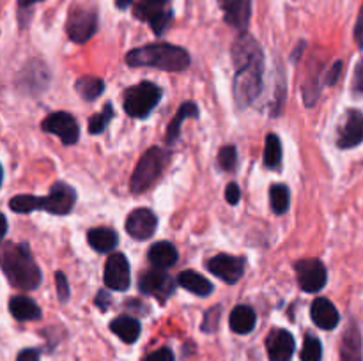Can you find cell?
I'll list each match as a JSON object with an SVG mask.
<instances>
[{"instance_id":"4dcf8cb0","label":"cell","mask_w":363,"mask_h":361,"mask_svg":"<svg viewBox=\"0 0 363 361\" xmlns=\"http://www.w3.org/2000/svg\"><path fill=\"white\" fill-rule=\"evenodd\" d=\"M113 117V106L112 103H106L105 108L101 113H96L89 119V133L91 134H99L105 131V127L108 126V122Z\"/></svg>"},{"instance_id":"836d02e7","label":"cell","mask_w":363,"mask_h":361,"mask_svg":"<svg viewBox=\"0 0 363 361\" xmlns=\"http://www.w3.org/2000/svg\"><path fill=\"white\" fill-rule=\"evenodd\" d=\"M55 285H57V294H59V299L62 303H66L69 299V282L66 280V275L62 271L55 273Z\"/></svg>"},{"instance_id":"ba28073f","label":"cell","mask_w":363,"mask_h":361,"mask_svg":"<svg viewBox=\"0 0 363 361\" xmlns=\"http://www.w3.org/2000/svg\"><path fill=\"white\" fill-rule=\"evenodd\" d=\"M98 30V14L91 9L78 7L73 9L67 16L66 32L71 41L87 42Z\"/></svg>"},{"instance_id":"f546056e","label":"cell","mask_w":363,"mask_h":361,"mask_svg":"<svg viewBox=\"0 0 363 361\" xmlns=\"http://www.w3.org/2000/svg\"><path fill=\"white\" fill-rule=\"evenodd\" d=\"M9 207L20 214H28V212L41 209V198L34 197V195H16V197L11 198Z\"/></svg>"},{"instance_id":"52a82bcc","label":"cell","mask_w":363,"mask_h":361,"mask_svg":"<svg viewBox=\"0 0 363 361\" xmlns=\"http://www.w3.org/2000/svg\"><path fill=\"white\" fill-rule=\"evenodd\" d=\"M298 283L305 292H319L328 282L326 265L319 258H303L294 264Z\"/></svg>"},{"instance_id":"d4e9b609","label":"cell","mask_w":363,"mask_h":361,"mask_svg":"<svg viewBox=\"0 0 363 361\" xmlns=\"http://www.w3.org/2000/svg\"><path fill=\"white\" fill-rule=\"evenodd\" d=\"M177 283H179L183 289L190 290L191 294H197V296L201 297L209 296V294L213 292V283L195 271L179 273V276H177Z\"/></svg>"},{"instance_id":"2e32d148","label":"cell","mask_w":363,"mask_h":361,"mask_svg":"<svg viewBox=\"0 0 363 361\" xmlns=\"http://www.w3.org/2000/svg\"><path fill=\"white\" fill-rule=\"evenodd\" d=\"M138 289L140 292L147 294V296H170V292L174 290L172 280L167 275L163 269H151V271H145L144 275L138 280Z\"/></svg>"},{"instance_id":"cb8c5ba5","label":"cell","mask_w":363,"mask_h":361,"mask_svg":"<svg viewBox=\"0 0 363 361\" xmlns=\"http://www.w3.org/2000/svg\"><path fill=\"white\" fill-rule=\"evenodd\" d=\"M89 244L92 250L99 251V253H108L117 246V234L116 230L106 229V227H98V229L89 230L87 234Z\"/></svg>"},{"instance_id":"277c9868","label":"cell","mask_w":363,"mask_h":361,"mask_svg":"<svg viewBox=\"0 0 363 361\" xmlns=\"http://www.w3.org/2000/svg\"><path fill=\"white\" fill-rule=\"evenodd\" d=\"M167 159H169V156L160 147L149 149L142 156L140 161L137 163V168H135L133 176H131V191L133 193H144V191H147L160 179L163 168H165Z\"/></svg>"},{"instance_id":"8fae6325","label":"cell","mask_w":363,"mask_h":361,"mask_svg":"<svg viewBox=\"0 0 363 361\" xmlns=\"http://www.w3.org/2000/svg\"><path fill=\"white\" fill-rule=\"evenodd\" d=\"M208 269L220 280H223L229 285H234L241 280L245 273V260L238 257H230V255L220 253L213 257L208 262Z\"/></svg>"},{"instance_id":"7c38bea8","label":"cell","mask_w":363,"mask_h":361,"mask_svg":"<svg viewBox=\"0 0 363 361\" xmlns=\"http://www.w3.org/2000/svg\"><path fill=\"white\" fill-rule=\"evenodd\" d=\"M156 225H158V219L147 207L133 209L126 218V232L137 241L152 237V234L156 232Z\"/></svg>"},{"instance_id":"5bb4252c","label":"cell","mask_w":363,"mask_h":361,"mask_svg":"<svg viewBox=\"0 0 363 361\" xmlns=\"http://www.w3.org/2000/svg\"><path fill=\"white\" fill-rule=\"evenodd\" d=\"M130 264L123 253H112L105 265V283L112 290H126L130 287Z\"/></svg>"},{"instance_id":"d6986e66","label":"cell","mask_w":363,"mask_h":361,"mask_svg":"<svg viewBox=\"0 0 363 361\" xmlns=\"http://www.w3.org/2000/svg\"><path fill=\"white\" fill-rule=\"evenodd\" d=\"M340 361H363L362 331L354 322L347 326L340 340Z\"/></svg>"},{"instance_id":"ee69618b","label":"cell","mask_w":363,"mask_h":361,"mask_svg":"<svg viewBox=\"0 0 363 361\" xmlns=\"http://www.w3.org/2000/svg\"><path fill=\"white\" fill-rule=\"evenodd\" d=\"M35 2H39V0H20V6L21 7H28V6H32V4H35Z\"/></svg>"},{"instance_id":"f35d334b","label":"cell","mask_w":363,"mask_h":361,"mask_svg":"<svg viewBox=\"0 0 363 361\" xmlns=\"http://www.w3.org/2000/svg\"><path fill=\"white\" fill-rule=\"evenodd\" d=\"M354 39H357L358 48L363 50V6L360 9V14H358L357 27H354Z\"/></svg>"},{"instance_id":"484cf974","label":"cell","mask_w":363,"mask_h":361,"mask_svg":"<svg viewBox=\"0 0 363 361\" xmlns=\"http://www.w3.org/2000/svg\"><path fill=\"white\" fill-rule=\"evenodd\" d=\"M188 117H199V106L191 101L183 103V105L179 106V110H177L176 117H174V119L170 120L169 126H167V133H165L167 144H174V142L179 138L181 124H183L184 119H188Z\"/></svg>"},{"instance_id":"b9f144b4","label":"cell","mask_w":363,"mask_h":361,"mask_svg":"<svg viewBox=\"0 0 363 361\" xmlns=\"http://www.w3.org/2000/svg\"><path fill=\"white\" fill-rule=\"evenodd\" d=\"M6 234H7V219H6V216L0 212V243L4 241Z\"/></svg>"},{"instance_id":"ab89813d","label":"cell","mask_w":363,"mask_h":361,"mask_svg":"<svg viewBox=\"0 0 363 361\" xmlns=\"http://www.w3.org/2000/svg\"><path fill=\"white\" fill-rule=\"evenodd\" d=\"M16 361H39V350L23 349L20 354H18Z\"/></svg>"},{"instance_id":"4316f807","label":"cell","mask_w":363,"mask_h":361,"mask_svg":"<svg viewBox=\"0 0 363 361\" xmlns=\"http://www.w3.org/2000/svg\"><path fill=\"white\" fill-rule=\"evenodd\" d=\"M282 161V144L280 138L275 133H269L264 142V156H262V163L266 168L277 170Z\"/></svg>"},{"instance_id":"1f68e13d","label":"cell","mask_w":363,"mask_h":361,"mask_svg":"<svg viewBox=\"0 0 363 361\" xmlns=\"http://www.w3.org/2000/svg\"><path fill=\"white\" fill-rule=\"evenodd\" d=\"M323 357V345L319 338L314 335L305 336L303 347H301V361H321Z\"/></svg>"},{"instance_id":"83f0119b","label":"cell","mask_w":363,"mask_h":361,"mask_svg":"<svg viewBox=\"0 0 363 361\" xmlns=\"http://www.w3.org/2000/svg\"><path fill=\"white\" fill-rule=\"evenodd\" d=\"M74 88H77V92L85 99V101H94V99H98L99 96L103 94V91H105V84H103L101 78L84 76V78H78Z\"/></svg>"},{"instance_id":"5b68a950","label":"cell","mask_w":363,"mask_h":361,"mask_svg":"<svg viewBox=\"0 0 363 361\" xmlns=\"http://www.w3.org/2000/svg\"><path fill=\"white\" fill-rule=\"evenodd\" d=\"M160 98H162V91H160L158 85L151 84V81H140L138 85L126 88L123 106L130 117L144 119L158 105Z\"/></svg>"},{"instance_id":"7a4b0ae2","label":"cell","mask_w":363,"mask_h":361,"mask_svg":"<svg viewBox=\"0 0 363 361\" xmlns=\"http://www.w3.org/2000/svg\"><path fill=\"white\" fill-rule=\"evenodd\" d=\"M0 265L9 283L20 290H34L41 283V269L25 243H6L0 248Z\"/></svg>"},{"instance_id":"4fadbf2b","label":"cell","mask_w":363,"mask_h":361,"mask_svg":"<svg viewBox=\"0 0 363 361\" xmlns=\"http://www.w3.org/2000/svg\"><path fill=\"white\" fill-rule=\"evenodd\" d=\"M363 142V115L358 110H347L339 127L337 145L340 149L357 147Z\"/></svg>"},{"instance_id":"8d00e7d4","label":"cell","mask_w":363,"mask_h":361,"mask_svg":"<svg viewBox=\"0 0 363 361\" xmlns=\"http://www.w3.org/2000/svg\"><path fill=\"white\" fill-rule=\"evenodd\" d=\"M240 198H241L240 186H238L236 183L227 184V188H225V200L229 202L230 205H236L238 202H240Z\"/></svg>"},{"instance_id":"9c48e42d","label":"cell","mask_w":363,"mask_h":361,"mask_svg":"<svg viewBox=\"0 0 363 361\" xmlns=\"http://www.w3.org/2000/svg\"><path fill=\"white\" fill-rule=\"evenodd\" d=\"M77 202V191L69 184L59 183L50 188V193L46 197H41V209L50 212V214H69Z\"/></svg>"},{"instance_id":"ffe728a7","label":"cell","mask_w":363,"mask_h":361,"mask_svg":"<svg viewBox=\"0 0 363 361\" xmlns=\"http://www.w3.org/2000/svg\"><path fill=\"white\" fill-rule=\"evenodd\" d=\"M9 310L16 321H38L41 319V308L27 296H14L9 301Z\"/></svg>"},{"instance_id":"f1b7e54d","label":"cell","mask_w":363,"mask_h":361,"mask_svg":"<svg viewBox=\"0 0 363 361\" xmlns=\"http://www.w3.org/2000/svg\"><path fill=\"white\" fill-rule=\"evenodd\" d=\"M269 202H272V209L275 214H284L289 209V190L286 184H273L269 190Z\"/></svg>"},{"instance_id":"44dd1931","label":"cell","mask_w":363,"mask_h":361,"mask_svg":"<svg viewBox=\"0 0 363 361\" xmlns=\"http://www.w3.org/2000/svg\"><path fill=\"white\" fill-rule=\"evenodd\" d=\"M255 322H257V315H255V311L252 310L250 306L240 304V306H236L233 311H230L229 324L234 333L248 335L250 331H254Z\"/></svg>"},{"instance_id":"7bdbcfd3","label":"cell","mask_w":363,"mask_h":361,"mask_svg":"<svg viewBox=\"0 0 363 361\" xmlns=\"http://www.w3.org/2000/svg\"><path fill=\"white\" fill-rule=\"evenodd\" d=\"M131 2H133V0H116V4H117V7H119V9H126V7L130 6Z\"/></svg>"},{"instance_id":"d590c367","label":"cell","mask_w":363,"mask_h":361,"mask_svg":"<svg viewBox=\"0 0 363 361\" xmlns=\"http://www.w3.org/2000/svg\"><path fill=\"white\" fill-rule=\"evenodd\" d=\"M353 92L357 96L363 94V60H360L354 69V76H353Z\"/></svg>"},{"instance_id":"3957f363","label":"cell","mask_w":363,"mask_h":361,"mask_svg":"<svg viewBox=\"0 0 363 361\" xmlns=\"http://www.w3.org/2000/svg\"><path fill=\"white\" fill-rule=\"evenodd\" d=\"M131 67H156L163 71H183L190 66V55L179 46L156 42L131 50L126 55Z\"/></svg>"},{"instance_id":"ac0fdd59","label":"cell","mask_w":363,"mask_h":361,"mask_svg":"<svg viewBox=\"0 0 363 361\" xmlns=\"http://www.w3.org/2000/svg\"><path fill=\"white\" fill-rule=\"evenodd\" d=\"M311 315L312 321L315 322V326L321 329H335L339 326L340 315L337 311L335 304L332 303L326 297H318V299L312 303L311 306Z\"/></svg>"},{"instance_id":"e0dca14e","label":"cell","mask_w":363,"mask_h":361,"mask_svg":"<svg viewBox=\"0 0 363 361\" xmlns=\"http://www.w3.org/2000/svg\"><path fill=\"white\" fill-rule=\"evenodd\" d=\"M225 21L238 30H245L250 23L252 0H218Z\"/></svg>"},{"instance_id":"74e56055","label":"cell","mask_w":363,"mask_h":361,"mask_svg":"<svg viewBox=\"0 0 363 361\" xmlns=\"http://www.w3.org/2000/svg\"><path fill=\"white\" fill-rule=\"evenodd\" d=\"M340 71H342V62H340V60H337V62L333 64L332 67H330L328 74H326V84H328V85L335 84V81L339 80Z\"/></svg>"},{"instance_id":"9a60e30c","label":"cell","mask_w":363,"mask_h":361,"mask_svg":"<svg viewBox=\"0 0 363 361\" xmlns=\"http://www.w3.org/2000/svg\"><path fill=\"white\" fill-rule=\"evenodd\" d=\"M269 361H291L294 354V338L286 329H273L266 338Z\"/></svg>"},{"instance_id":"6da1fadb","label":"cell","mask_w":363,"mask_h":361,"mask_svg":"<svg viewBox=\"0 0 363 361\" xmlns=\"http://www.w3.org/2000/svg\"><path fill=\"white\" fill-rule=\"evenodd\" d=\"M233 60L236 66L234 99L240 108H245L254 103L262 88L264 55L259 42L250 34H241L233 45Z\"/></svg>"},{"instance_id":"f6af8a7d","label":"cell","mask_w":363,"mask_h":361,"mask_svg":"<svg viewBox=\"0 0 363 361\" xmlns=\"http://www.w3.org/2000/svg\"><path fill=\"white\" fill-rule=\"evenodd\" d=\"M2 179H4V170H2V165H0V186H2Z\"/></svg>"},{"instance_id":"603a6c76","label":"cell","mask_w":363,"mask_h":361,"mask_svg":"<svg viewBox=\"0 0 363 361\" xmlns=\"http://www.w3.org/2000/svg\"><path fill=\"white\" fill-rule=\"evenodd\" d=\"M112 333H116L124 343H133L137 342V338L140 336V322L133 317H128V315H121V317L113 319L112 324H110Z\"/></svg>"},{"instance_id":"7402d4cb","label":"cell","mask_w":363,"mask_h":361,"mask_svg":"<svg viewBox=\"0 0 363 361\" xmlns=\"http://www.w3.org/2000/svg\"><path fill=\"white\" fill-rule=\"evenodd\" d=\"M149 262L158 269H167L177 262V250L172 243L160 241L149 250Z\"/></svg>"},{"instance_id":"e575fe53","label":"cell","mask_w":363,"mask_h":361,"mask_svg":"<svg viewBox=\"0 0 363 361\" xmlns=\"http://www.w3.org/2000/svg\"><path fill=\"white\" fill-rule=\"evenodd\" d=\"M144 361H174L172 350L167 349V347H162V349L155 350V353L149 354Z\"/></svg>"},{"instance_id":"d6a6232c","label":"cell","mask_w":363,"mask_h":361,"mask_svg":"<svg viewBox=\"0 0 363 361\" xmlns=\"http://www.w3.org/2000/svg\"><path fill=\"white\" fill-rule=\"evenodd\" d=\"M218 163L225 172H234L238 165V152L234 145H225L218 152Z\"/></svg>"},{"instance_id":"8992f818","label":"cell","mask_w":363,"mask_h":361,"mask_svg":"<svg viewBox=\"0 0 363 361\" xmlns=\"http://www.w3.org/2000/svg\"><path fill=\"white\" fill-rule=\"evenodd\" d=\"M169 0H140L135 4V18L147 21L156 35H162L172 20V11H167L165 6Z\"/></svg>"},{"instance_id":"60d3db41","label":"cell","mask_w":363,"mask_h":361,"mask_svg":"<svg viewBox=\"0 0 363 361\" xmlns=\"http://www.w3.org/2000/svg\"><path fill=\"white\" fill-rule=\"evenodd\" d=\"M96 304H98L101 310H106L110 304V294H106L105 290H99L98 296H96Z\"/></svg>"},{"instance_id":"30bf717a","label":"cell","mask_w":363,"mask_h":361,"mask_svg":"<svg viewBox=\"0 0 363 361\" xmlns=\"http://www.w3.org/2000/svg\"><path fill=\"white\" fill-rule=\"evenodd\" d=\"M41 127L46 133L57 134L64 145L77 144L78 137H80V127H78L77 120H74L73 115L66 112L50 113L41 122Z\"/></svg>"}]
</instances>
